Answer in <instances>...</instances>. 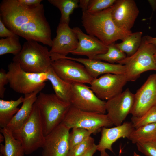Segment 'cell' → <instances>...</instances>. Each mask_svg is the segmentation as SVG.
<instances>
[{
	"mask_svg": "<svg viewBox=\"0 0 156 156\" xmlns=\"http://www.w3.org/2000/svg\"><path fill=\"white\" fill-rule=\"evenodd\" d=\"M5 138L3 135L1 133H0V143H2V142L4 141Z\"/></svg>",
	"mask_w": 156,
	"mask_h": 156,
	"instance_id": "41",
	"label": "cell"
},
{
	"mask_svg": "<svg viewBox=\"0 0 156 156\" xmlns=\"http://www.w3.org/2000/svg\"><path fill=\"white\" fill-rule=\"evenodd\" d=\"M21 3L28 6H33L41 3V0H18Z\"/></svg>",
	"mask_w": 156,
	"mask_h": 156,
	"instance_id": "36",
	"label": "cell"
},
{
	"mask_svg": "<svg viewBox=\"0 0 156 156\" xmlns=\"http://www.w3.org/2000/svg\"><path fill=\"white\" fill-rule=\"evenodd\" d=\"M121 150H120V153H119V155L118 156H121Z\"/></svg>",
	"mask_w": 156,
	"mask_h": 156,
	"instance_id": "45",
	"label": "cell"
},
{
	"mask_svg": "<svg viewBox=\"0 0 156 156\" xmlns=\"http://www.w3.org/2000/svg\"><path fill=\"white\" fill-rule=\"evenodd\" d=\"M91 134L88 130L83 128L75 127L72 129L71 133H69L68 142L69 150L76 145L81 143Z\"/></svg>",
	"mask_w": 156,
	"mask_h": 156,
	"instance_id": "30",
	"label": "cell"
},
{
	"mask_svg": "<svg viewBox=\"0 0 156 156\" xmlns=\"http://www.w3.org/2000/svg\"><path fill=\"white\" fill-rule=\"evenodd\" d=\"M129 139L133 143L135 144L156 141V123L135 129Z\"/></svg>",
	"mask_w": 156,
	"mask_h": 156,
	"instance_id": "24",
	"label": "cell"
},
{
	"mask_svg": "<svg viewBox=\"0 0 156 156\" xmlns=\"http://www.w3.org/2000/svg\"><path fill=\"white\" fill-rule=\"evenodd\" d=\"M116 0H90L87 12L94 13L111 7Z\"/></svg>",
	"mask_w": 156,
	"mask_h": 156,
	"instance_id": "32",
	"label": "cell"
},
{
	"mask_svg": "<svg viewBox=\"0 0 156 156\" xmlns=\"http://www.w3.org/2000/svg\"><path fill=\"white\" fill-rule=\"evenodd\" d=\"M127 82L125 74L107 73L94 79L90 88L99 98L107 101L121 93Z\"/></svg>",
	"mask_w": 156,
	"mask_h": 156,
	"instance_id": "11",
	"label": "cell"
},
{
	"mask_svg": "<svg viewBox=\"0 0 156 156\" xmlns=\"http://www.w3.org/2000/svg\"><path fill=\"white\" fill-rule=\"evenodd\" d=\"M90 0H80L79 1V7L82 10V12L87 11Z\"/></svg>",
	"mask_w": 156,
	"mask_h": 156,
	"instance_id": "37",
	"label": "cell"
},
{
	"mask_svg": "<svg viewBox=\"0 0 156 156\" xmlns=\"http://www.w3.org/2000/svg\"><path fill=\"white\" fill-rule=\"evenodd\" d=\"M97 150V145L95 144L81 156H93Z\"/></svg>",
	"mask_w": 156,
	"mask_h": 156,
	"instance_id": "38",
	"label": "cell"
},
{
	"mask_svg": "<svg viewBox=\"0 0 156 156\" xmlns=\"http://www.w3.org/2000/svg\"><path fill=\"white\" fill-rule=\"evenodd\" d=\"M148 1L151 5L153 9L155 10L156 9V1L148 0Z\"/></svg>",
	"mask_w": 156,
	"mask_h": 156,
	"instance_id": "40",
	"label": "cell"
},
{
	"mask_svg": "<svg viewBox=\"0 0 156 156\" xmlns=\"http://www.w3.org/2000/svg\"><path fill=\"white\" fill-rule=\"evenodd\" d=\"M65 58L73 60L83 65L90 75L96 79L99 75L107 73L125 74L126 67L119 64H111L101 60L88 58H76L66 56Z\"/></svg>",
	"mask_w": 156,
	"mask_h": 156,
	"instance_id": "18",
	"label": "cell"
},
{
	"mask_svg": "<svg viewBox=\"0 0 156 156\" xmlns=\"http://www.w3.org/2000/svg\"><path fill=\"white\" fill-rule=\"evenodd\" d=\"M78 44L77 35L69 24L59 23L49 50L52 61L66 56L77 48Z\"/></svg>",
	"mask_w": 156,
	"mask_h": 156,
	"instance_id": "12",
	"label": "cell"
},
{
	"mask_svg": "<svg viewBox=\"0 0 156 156\" xmlns=\"http://www.w3.org/2000/svg\"><path fill=\"white\" fill-rule=\"evenodd\" d=\"M156 52V45L146 43L143 37L136 52L117 63L125 66L127 81H135L144 72L156 71V62L154 57Z\"/></svg>",
	"mask_w": 156,
	"mask_h": 156,
	"instance_id": "7",
	"label": "cell"
},
{
	"mask_svg": "<svg viewBox=\"0 0 156 156\" xmlns=\"http://www.w3.org/2000/svg\"><path fill=\"white\" fill-rule=\"evenodd\" d=\"M4 24L0 19V37H1L8 38L17 36Z\"/></svg>",
	"mask_w": 156,
	"mask_h": 156,
	"instance_id": "35",
	"label": "cell"
},
{
	"mask_svg": "<svg viewBox=\"0 0 156 156\" xmlns=\"http://www.w3.org/2000/svg\"><path fill=\"white\" fill-rule=\"evenodd\" d=\"M7 74L10 88L15 92L24 95L40 92L48 81L47 72H28L14 62L8 64Z\"/></svg>",
	"mask_w": 156,
	"mask_h": 156,
	"instance_id": "6",
	"label": "cell"
},
{
	"mask_svg": "<svg viewBox=\"0 0 156 156\" xmlns=\"http://www.w3.org/2000/svg\"><path fill=\"white\" fill-rule=\"evenodd\" d=\"M70 129L79 127L96 134L103 127L113 125L107 114L81 110L71 105L62 122Z\"/></svg>",
	"mask_w": 156,
	"mask_h": 156,
	"instance_id": "8",
	"label": "cell"
},
{
	"mask_svg": "<svg viewBox=\"0 0 156 156\" xmlns=\"http://www.w3.org/2000/svg\"><path fill=\"white\" fill-rule=\"evenodd\" d=\"M154 57L155 61L156 62V52H155L154 55Z\"/></svg>",
	"mask_w": 156,
	"mask_h": 156,
	"instance_id": "44",
	"label": "cell"
},
{
	"mask_svg": "<svg viewBox=\"0 0 156 156\" xmlns=\"http://www.w3.org/2000/svg\"><path fill=\"white\" fill-rule=\"evenodd\" d=\"M134 95L133 117L141 116L156 105V73L149 76Z\"/></svg>",
	"mask_w": 156,
	"mask_h": 156,
	"instance_id": "15",
	"label": "cell"
},
{
	"mask_svg": "<svg viewBox=\"0 0 156 156\" xmlns=\"http://www.w3.org/2000/svg\"><path fill=\"white\" fill-rule=\"evenodd\" d=\"M47 73L48 81L51 83L55 94L61 101L70 103L71 84L64 81L60 78L55 73L51 66L47 70Z\"/></svg>",
	"mask_w": 156,
	"mask_h": 156,
	"instance_id": "22",
	"label": "cell"
},
{
	"mask_svg": "<svg viewBox=\"0 0 156 156\" xmlns=\"http://www.w3.org/2000/svg\"><path fill=\"white\" fill-rule=\"evenodd\" d=\"M73 29L78 40L77 48L71 53L73 55L85 56L89 59H94L97 55L107 51L108 46L97 38L85 34L78 27Z\"/></svg>",
	"mask_w": 156,
	"mask_h": 156,
	"instance_id": "17",
	"label": "cell"
},
{
	"mask_svg": "<svg viewBox=\"0 0 156 156\" xmlns=\"http://www.w3.org/2000/svg\"><path fill=\"white\" fill-rule=\"evenodd\" d=\"M12 133L21 142L25 155L30 154L42 148L45 136L41 116L35 103L27 119L18 130Z\"/></svg>",
	"mask_w": 156,
	"mask_h": 156,
	"instance_id": "5",
	"label": "cell"
},
{
	"mask_svg": "<svg viewBox=\"0 0 156 156\" xmlns=\"http://www.w3.org/2000/svg\"><path fill=\"white\" fill-rule=\"evenodd\" d=\"M51 66L60 78L70 84H90L94 79L83 65L73 60L65 58L58 59L52 61Z\"/></svg>",
	"mask_w": 156,
	"mask_h": 156,
	"instance_id": "10",
	"label": "cell"
},
{
	"mask_svg": "<svg viewBox=\"0 0 156 156\" xmlns=\"http://www.w3.org/2000/svg\"><path fill=\"white\" fill-rule=\"evenodd\" d=\"M0 156H1V155H0Z\"/></svg>",
	"mask_w": 156,
	"mask_h": 156,
	"instance_id": "46",
	"label": "cell"
},
{
	"mask_svg": "<svg viewBox=\"0 0 156 156\" xmlns=\"http://www.w3.org/2000/svg\"><path fill=\"white\" fill-rule=\"evenodd\" d=\"M131 122L135 129L149 124L156 123V106L142 116L131 118Z\"/></svg>",
	"mask_w": 156,
	"mask_h": 156,
	"instance_id": "29",
	"label": "cell"
},
{
	"mask_svg": "<svg viewBox=\"0 0 156 156\" xmlns=\"http://www.w3.org/2000/svg\"><path fill=\"white\" fill-rule=\"evenodd\" d=\"M0 131L5 138L4 144H0L1 156H23L25 155L21 142L14 137L11 131L6 127L0 128Z\"/></svg>",
	"mask_w": 156,
	"mask_h": 156,
	"instance_id": "21",
	"label": "cell"
},
{
	"mask_svg": "<svg viewBox=\"0 0 156 156\" xmlns=\"http://www.w3.org/2000/svg\"><path fill=\"white\" fill-rule=\"evenodd\" d=\"M34 40L25 42L22 49L14 56L13 62L18 63L24 70L29 73H44L51 66L49 51L46 46Z\"/></svg>",
	"mask_w": 156,
	"mask_h": 156,
	"instance_id": "4",
	"label": "cell"
},
{
	"mask_svg": "<svg viewBox=\"0 0 156 156\" xmlns=\"http://www.w3.org/2000/svg\"><path fill=\"white\" fill-rule=\"evenodd\" d=\"M39 92H36L24 95L21 106L6 127L12 132L18 130L28 118Z\"/></svg>",
	"mask_w": 156,
	"mask_h": 156,
	"instance_id": "20",
	"label": "cell"
},
{
	"mask_svg": "<svg viewBox=\"0 0 156 156\" xmlns=\"http://www.w3.org/2000/svg\"><path fill=\"white\" fill-rule=\"evenodd\" d=\"M146 43L156 45V37H153L148 36L144 37Z\"/></svg>",
	"mask_w": 156,
	"mask_h": 156,
	"instance_id": "39",
	"label": "cell"
},
{
	"mask_svg": "<svg viewBox=\"0 0 156 156\" xmlns=\"http://www.w3.org/2000/svg\"></svg>",
	"mask_w": 156,
	"mask_h": 156,
	"instance_id": "47",
	"label": "cell"
},
{
	"mask_svg": "<svg viewBox=\"0 0 156 156\" xmlns=\"http://www.w3.org/2000/svg\"><path fill=\"white\" fill-rule=\"evenodd\" d=\"M126 57V54L117 47L114 43L108 46V50L105 53L97 55L94 59L114 64L117 63Z\"/></svg>",
	"mask_w": 156,
	"mask_h": 156,
	"instance_id": "28",
	"label": "cell"
},
{
	"mask_svg": "<svg viewBox=\"0 0 156 156\" xmlns=\"http://www.w3.org/2000/svg\"><path fill=\"white\" fill-rule=\"evenodd\" d=\"M136 144L138 150L145 156H156V141Z\"/></svg>",
	"mask_w": 156,
	"mask_h": 156,
	"instance_id": "33",
	"label": "cell"
},
{
	"mask_svg": "<svg viewBox=\"0 0 156 156\" xmlns=\"http://www.w3.org/2000/svg\"><path fill=\"white\" fill-rule=\"evenodd\" d=\"M135 129L132 122H128L113 127H102L101 138L97 145V150L101 152L107 149L113 152V144L121 138L129 139Z\"/></svg>",
	"mask_w": 156,
	"mask_h": 156,
	"instance_id": "19",
	"label": "cell"
},
{
	"mask_svg": "<svg viewBox=\"0 0 156 156\" xmlns=\"http://www.w3.org/2000/svg\"><path fill=\"white\" fill-rule=\"evenodd\" d=\"M8 83L7 72L4 69L1 68L0 70V97L1 99L4 97L6 89L5 86Z\"/></svg>",
	"mask_w": 156,
	"mask_h": 156,
	"instance_id": "34",
	"label": "cell"
},
{
	"mask_svg": "<svg viewBox=\"0 0 156 156\" xmlns=\"http://www.w3.org/2000/svg\"><path fill=\"white\" fill-rule=\"evenodd\" d=\"M111 7L94 13L82 12L81 22L88 34L94 36L107 46L122 40L132 33L121 29L112 18Z\"/></svg>",
	"mask_w": 156,
	"mask_h": 156,
	"instance_id": "2",
	"label": "cell"
},
{
	"mask_svg": "<svg viewBox=\"0 0 156 156\" xmlns=\"http://www.w3.org/2000/svg\"><path fill=\"white\" fill-rule=\"evenodd\" d=\"M51 4L57 8L61 12L59 23L69 24L70 16L79 7L78 0H48Z\"/></svg>",
	"mask_w": 156,
	"mask_h": 156,
	"instance_id": "26",
	"label": "cell"
},
{
	"mask_svg": "<svg viewBox=\"0 0 156 156\" xmlns=\"http://www.w3.org/2000/svg\"><path fill=\"white\" fill-rule=\"evenodd\" d=\"M35 104L41 116L45 136L62 122L71 106L55 94L42 92L37 96Z\"/></svg>",
	"mask_w": 156,
	"mask_h": 156,
	"instance_id": "3",
	"label": "cell"
},
{
	"mask_svg": "<svg viewBox=\"0 0 156 156\" xmlns=\"http://www.w3.org/2000/svg\"><path fill=\"white\" fill-rule=\"evenodd\" d=\"M70 129L62 123L45 136L42 156H66L69 150Z\"/></svg>",
	"mask_w": 156,
	"mask_h": 156,
	"instance_id": "14",
	"label": "cell"
},
{
	"mask_svg": "<svg viewBox=\"0 0 156 156\" xmlns=\"http://www.w3.org/2000/svg\"><path fill=\"white\" fill-rule=\"evenodd\" d=\"M70 103L81 110L105 114L106 101L99 98L88 86L83 83L71 84Z\"/></svg>",
	"mask_w": 156,
	"mask_h": 156,
	"instance_id": "9",
	"label": "cell"
},
{
	"mask_svg": "<svg viewBox=\"0 0 156 156\" xmlns=\"http://www.w3.org/2000/svg\"><path fill=\"white\" fill-rule=\"evenodd\" d=\"M133 156H140L139 154L134 152L133 154Z\"/></svg>",
	"mask_w": 156,
	"mask_h": 156,
	"instance_id": "43",
	"label": "cell"
},
{
	"mask_svg": "<svg viewBox=\"0 0 156 156\" xmlns=\"http://www.w3.org/2000/svg\"><path fill=\"white\" fill-rule=\"evenodd\" d=\"M24 99L21 96L16 100L0 99V128L7 127L19 109L18 107L22 103Z\"/></svg>",
	"mask_w": 156,
	"mask_h": 156,
	"instance_id": "23",
	"label": "cell"
},
{
	"mask_svg": "<svg viewBox=\"0 0 156 156\" xmlns=\"http://www.w3.org/2000/svg\"><path fill=\"white\" fill-rule=\"evenodd\" d=\"M142 33L137 31L131 33L120 43L115 44L116 47L129 57L137 51L142 42Z\"/></svg>",
	"mask_w": 156,
	"mask_h": 156,
	"instance_id": "25",
	"label": "cell"
},
{
	"mask_svg": "<svg viewBox=\"0 0 156 156\" xmlns=\"http://www.w3.org/2000/svg\"><path fill=\"white\" fill-rule=\"evenodd\" d=\"M100 156H109V155L106 152V151H105L101 152Z\"/></svg>",
	"mask_w": 156,
	"mask_h": 156,
	"instance_id": "42",
	"label": "cell"
},
{
	"mask_svg": "<svg viewBox=\"0 0 156 156\" xmlns=\"http://www.w3.org/2000/svg\"><path fill=\"white\" fill-rule=\"evenodd\" d=\"M0 19L9 29L27 41L51 47V31L42 4L28 6L18 0H3L0 4Z\"/></svg>",
	"mask_w": 156,
	"mask_h": 156,
	"instance_id": "1",
	"label": "cell"
},
{
	"mask_svg": "<svg viewBox=\"0 0 156 156\" xmlns=\"http://www.w3.org/2000/svg\"><path fill=\"white\" fill-rule=\"evenodd\" d=\"M135 99L134 94L129 88L107 100L105 109L108 118L113 125L122 124L132 110Z\"/></svg>",
	"mask_w": 156,
	"mask_h": 156,
	"instance_id": "13",
	"label": "cell"
},
{
	"mask_svg": "<svg viewBox=\"0 0 156 156\" xmlns=\"http://www.w3.org/2000/svg\"><path fill=\"white\" fill-rule=\"evenodd\" d=\"M22 48L19 36L17 35L0 39V56L8 53L16 56L19 53Z\"/></svg>",
	"mask_w": 156,
	"mask_h": 156,
	"instance_id": "27",
	"label": "cell"
},
{
	"mask_svg": "<svg viewBox=\"0 0 156 156\" xmlns=\"http://www.w3.org/2000/svg\"><path fill=\"white\" fill-rule=\"evenodd\" d=\"M95 144L91 136L81 143L70 149L66 156H81Z\"/></svg>",
	"mask_w": 156,
	"mask_h": 156,
	"instance_id": "31",
	"label": "cell"
},
{
	"mask_svg": "<svg viewBox=\"0 0 156 156\" xmlns=\"http://www.w3.org/2000/svg\"><path fill=\"white\" fill-rule=\"evenodd\" d=\"M111 8L112 18L117 26L123 30L131 31L139 13L135 1L116 0Z\"/></svg>",
	"mask_w": 156,
	"mask_h": 156,
	"instance_id": "16",
	"label": "cell"
}]
</instances>
